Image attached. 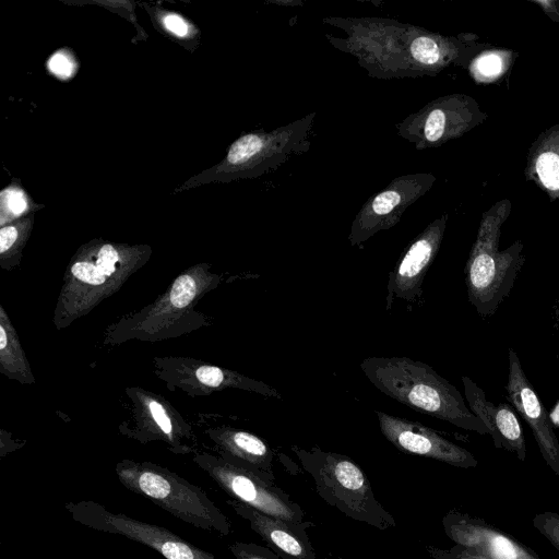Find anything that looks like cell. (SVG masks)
<instances>
[{"label": "cell", "instance_id": "cell-12", "mask_svg": "<svg viewBox=\"0 0 559 559\" xmlns=\"http://www.w3.org/2000/svg\"><path fill=\"white\" fill-rule=\"evenodd\" d=\"M437 181L430 173L401 175L370 197L354 217L348 241L361 247L379 231L394 227L405 211L425 195Z\"/></svg>", "mask_w": 559, "mask_h": 559}, {"label": "cell", "instance_id": "cell-26", "mask_svg": "<svg viewBox=\"0 0 559 559\" xmlns=\"http://www.w3.org/2000/svg\"><path fill=\"white\" fill-rule=\"evenodd\" d=\"M532 524L559 552V513L551 511L537 513Z\"/></svg>", "mask_w": 559, "mask_h": 559}, {"label": "cell", "instance_id": "cell-3", "mask_svg": "<svg viewBox=\"0 0 559 559\" xmlns=\"http://www.w3.org/2000/svg\"><path fill=\"white\" fill-rule=\"evenodd\" d=\"M150 249L108 242L86 246L73 257L64 272L52 324L68 328L116 294L148 260Z\"/></svg>", "mask_w": 559, "mask_h": 559}, {"label": "cell", "instance_id": "cell-24", "mask_svg": "<svg viewBox=\"0 0 559 559\" xmlns=\"http://www.w3.org/2000/svg\"><path fill=\"white\" fill-rule=\"evenodd\" d=\"M515 52L507 49L488 48L479 52L467 70L477 83H493L507 75Z\"/></svg>", "mask_w": 559, "mask_h": 559}, {"label": "cell", "instance_id": "cell-31", "mask_svg": "<svg viewBox=\"0 0 559 559\" xmlns=\"http://www.w3.org/2000/svg\"><path fill=\"white\" fill-rule=\"evenodd\" d=\"M164 24L168 31L178 36H185L188 33V25L186 21L177 14L166 15L164 19Z\"/></svg>", "mask_w": 559, "mask_h": 559}, {"label": "cell", "instance_id": "cell-5", "mask_svg": "<svg viewBox=\"0 0 559 559\" xmlns=\"http://www.w3.org/2000/svg\"><path fill=\"white\" fill-rule=\"evenodd\" d=\"M511 207L510 200L504 199L483 213L464 267L468 301L483 318L492 316L509 296L525 262L520 240L499 250L501 227Z\"/></svg>", "mask_w": 559, "mask_h": 559}, {"label": "cell", "instance_id": "cell-9", "mask_svg": "<svg viewBox=\"0 0 559 559\" xmlns=\"http://www.w3.org/2000/svg\"><path fill=\"white\" fill-rule=\"evenodd\" d=\"M488 114L469 95H443L395 124L396 133L416 150L435 148L484 123Z\"/></svg>", "mask_w": 559, "mask_h": 559}, {"label": "cell", "instance_id": "cell-14", "mask_svg": "<svg viewBox=\"0 0 559 559\" xmlns=\"http://www.w3.org/2000/svg\"><path fill=\"white\" fill-rule=\"evenodd\" d=\"M126 392L133 404L132 425L120 427L122 435L143 444L162 441L175 454L192 452L188 444L192 428L165 399L142 388H127Z\"/></svg>", "mask_w": 559, "mask_h": 559}, {"label": "cell", "instance_id": "cell-27", "mask_svg": "<svg viewBox=\"0 0 559 559\" xmlns=\"http://www.w3.org/2000/svg\"><path fill=\"white\" fill-rule=\"evenodd\" d=\"M228 549L236 559H281L269 547L255 543L235 542Z\"/></svg>", "mask_w": 559, "mask_h": 559}, {"label": "cell", "instance_id": "cell-15", "mask_svg": "<svg viewBox=\"0 0 559 559\" xmlns=\"http://www.w3.org/2000/svg\"><path fill=\"white\" fill-rule=\"evenodd\" d=\"M448 213L433 219L405 248L393 270L389 273L385 310L402 300L415 305L421 300L424 278L440 249Z\"/></svg>", "mask_w": 559, "mask_h": 559}, {"label": "cell", "instance_id": "cell-30", "mask_svg": "<svg viewBox=\"0 0 559 559\" xmlns=\"http://www.w3.org/2000/svg\"><path fill=\"white\" fill-rule=\"evenodd\" d=\"M48 66L51 72L62 78L69 76L73 70L70 59L61 52L55 53L50 58Z\"/></svg>", "mask_w": 559, "mask_h": 559}, {"label": "cell", "instance_id": "cell-6", "mask_svg": "<svg viewBox=\"0 0 559 559\" xmlns=\"http://www.w3.org/2000/svg\"><path fill=\"white\" fill-rule=\"evenodd\" d=\"M292 451L329 506L381 531L396 526L394 518L376 498L367 475L350 457L319 447L307 450L292 445Z\"/></svg>", "mask_w": 559, "mask_h": 559}, {"label": "cell", "instance_id": "cell-16", "mask_svg": "<svg viewBox=\"0 0 559 559\" xmlns=\"http://www.w3.org/2000/svg\"><path fill=\"white\" fill-rule=\"evenodd\" d=\"M379 428L384 438L397 450L437 460L462 468L475 467L477 459L466 449L443 438L418 421L376 411Z\"/></svg>", "mask_w": 559, "mask_h": 559}, {"label": "cell", "instance_id": "cell-25", "mask_svg": "<svg viewBox=\"0 0 559 559\" xmlns=\"http://www.w3.org/2000/svg\"><path fill=\"white\" fill-rule=\"evenodd\" d=\"M22 235L17 226L7 225L0 229V266L10 271L19 265Z\"/></svg>", "mask_w": 559, "mask_h": 559}, {"label": "cell", "instance_id": "cell-23", "mask_svg": "<svg viewBox=\"0 0 559 559\" xmlns=\"http://www.w3.org/2000/svg\"><path fill=\"white\" fill-rule=\"evenodd\" d=\"M0 372L22 384H33L36 381L19 335L3 306H0Z\"/></svg>", "mask_w": 559, "mask_h": 559}, {"label": "cell", "instance_id": "cell-13", "mask_svg": "<svg viewBox=\"0 0 559 559\" xmlns=\"http://www.w3.org/2000/svg\"><path fill=\"white\" fill-rule=\"evenodd\" d=\"M153 365L154 373L169 390H180L190 396H203L214 391L239 389L266 397L282 399V394L275 388L260 380L193 358L155 357Z\"/></svg>", "mask_w": 559, "mask_h": 559}, {"label": "cell", "instance_id": "cell-11", "mask_svg": "<svg viewBox=\"0 0 559 559\" xmlns=\"http://www.w3.org/2000/svg\"><path fill=\"white\" fill-rule=\"evenodd\" d=\"M192 460L230 499L286 522L305 521L300 504L292 500L284 489L264 481L252 472L206 452L195 453Z\"/></svg>", "mask_w": 559, "mask_h": 559}, {"label": "cell", "instance_id": "cell-8", "mask_svg": "<svg viewBox=\"0 0 559 559\" xmlns=\"http://www.w3.org/2000/svg\"><path fill=\"white\" fill-rule=\"evenodd\" d=\"M316 112L271 131L258 130L238 138L229 147L224 171L230 178H253L280 168L310 150Z\"/></svg>", "mask_w": 559, "mask_h": 559}, {"label": "cell", "instance_id": "cell-20", "mask_svg": "<svg viewBox=\"0 0 559 559\" xmlns=\"http://www.w3.org/2000/svg\"><path fill=\"white\" fill-rule=\"evenodd\" d=\"M465 399L469 409L486 425L497 449H506L524 462L526 445L520 421L506 403L495 405L487 401L480 389L469 377H462Z\"/></svg>", "mask_w": 559, "mask_h": 559}, {"label": "cell", "instance_id": "cell-4", "mask_svg": "<svg viewBox=\"0 0 559 559\" xmlns=\"http://www.w3.org/2000/svg\"><path fill=\"white\" fill-rule=\"evenodd\" d=\"M221 280L207 264L189 267L154 302L110 325L104 343L155 342L200 329L206 324V318L195 310V306L206 293L218 287Z\"/></svg>", "mask_w": 559, "mask_h": 559}, {"label": "cell", "instance_id": "cell-22", "mask_svg": "<svg viewBox=\"0 0 559 559\" xmlns=\"http://www.w3.org/2000/svg\"><path fill=\"white\" fill-rule=\"evenodd\" d=\"M524 175L559 205V122L540 132L531 144Z\"/></svg>", "mask_w": 559, "mask_h": 559}, {"label": "cell", "instance_id": "cell-2", "mask_svg": "<svg viewBox=\"0 0 559 559\" xmlns=\"http://www.w3.org/2000/svg\"><path fill=\"white\" fill-rule=\"evenodd\" d=\"M360 369L380 392L401 404L464 430L489 435L460 391L429 365L405 356H373L365 358Z\"/></svg>", "mask_w": 559, "mask_h": 559}, {"label": "cell", "instance_id": "cell-18", "mask_svg": "<svg viewBox=\"0 0 559 559\" xmlns=\"http://www.w3.org/2000/svg\"><path fill=\"white\" fill-rule=\"evenodd\" d=\"M444 534L460 545L491 559H542L508 533L495 527L483 518L452 509L442 520Z\"/></svg>", "mask_w": 559, "mask_h": 559}, {"label": "cell", "instance_id": "cell-28", "mask_svg": "<svg viewBox=\"0 0 559 559\" xmlns=\"http://www.w3.org/2000/svg\"><path fill=\"white\" fill-rule=\"evenodd\" d=\"M425 550L431 559H491L460 545H454L449 549L426 545Z\"/></svg>", "mask_w": 559, "mask_h": 559}, {"label": "cell", "instance_id": "cell-7", "mask_svg": "<svg viewBox=\"0 0 559 559\" xmlns=\"http://www.w3.org/2000/svg\"><path fill=\"white\" fill-rule=\"evenodd\" d=\"M115 473L128 490L147 498L175 518L221 536L231 533L228 518L206 492L175 472L152 462L124 459L116 464Z\"/></svg>", "mask_w": 559, "mask_h": 559}, {"label": "cell", "instance_id": "cell-19", "mask_svg": "<svg viewBox=\"0 0 559 559\" xmlns=\"http://www.w3.org/2000/svg\"><path fill=\"white\" fill-rule=\"evenodd\" d=\"M227 503L237 515L249 522L251 530L281 559H318L307 534V528L313 525L311 522L290 523L233 499H228Z\"/></svg>", "mask_w": 559, "mask_h": 559}, {"label": "cell", "instance_id": "cell-21", "mask_svg": "<svg viewBox=\"0 0 559 559\" xmlns=\"http://www.w3.org/2000/svg\"><path fill=\"white\" fill-rule=\"evenodd\" d=\"M217 448L218 455L252 472L264 481L275 484L274 453L266 441L252 432L219 426L206 430Z\"/></svg>", "mask_w": 559, "mask_h": 559}, {"label": "cell", "instance_id": "cell-1", "mask_svg": "<svg viewBox=\"0 0 559 559\" xmlns=\"http://www.w3.org/2000/svg\"><path fill=\"white\" fill-rule=\"evenodd\" d=\"M345 37L325 34L332 46L354 56L371 78L433 76L444 69L464 67L469 47L459 34L447 36L385 17H323Z\"/></svg>", "mask_w": 559, "mask_h": 559}, {"label": "cell", "instance_id": "cell-10", "mask_svg": "<svg viewBox=\"0 0 559 559\" xmlns=\"http://www.w3.org/2000/svg\"><path fill=\"white\" fill-rule=\"evenodd\" d=\"M64 509L79 524L97 532L124 536L156 550L165 559H216L210 551L194 546L165 527L111 512L92 500L67 502Z\"/></svg>", "mask_w": 559, "mask_h": 559}, {"label": "cell", "instance_id": "cell-32", "mask_svg": "<svg viewBox=\"0 0 559 559\" xmlns=\"http://www.w3.org/2000/svg\"><path fill=\"white\" fill-rule=\"evenodd\" d=\"M532 2L539 5L550 20L559 23V1L535 0Z\"/></svg>", "mask_w": 559, "mask_h": 559}, {"label": "cell", "instance_id": "cell-29", "mask_svg": "<svg viewBox=\"0 0 559 559\" xmlns=\"http://www.w3.org/2000/svg\"><path fill=\"white\" fill-rule=\"evenodd\" d=\"M3 210L12 216L21 215L27 207L24 194L19 190H9L2 193Z\"/></svg>", "mask_w": 559, "mask_h": 559}, {"label": "cell", "instance_id": "cell-17", "mask_svg": "<svg viewBox=\"0 0 559 559\" xmlns=\"http://www.w3.org/2000/svg\"><path fill=\"white\" fill-rule=\"evenodd\" d=\"M508 361L507 399L532 429L547 466L559 476V440L549 415L512 348Z\"/></svg>", "mask_w": 559, "mask_h": 559}]
</instances>
